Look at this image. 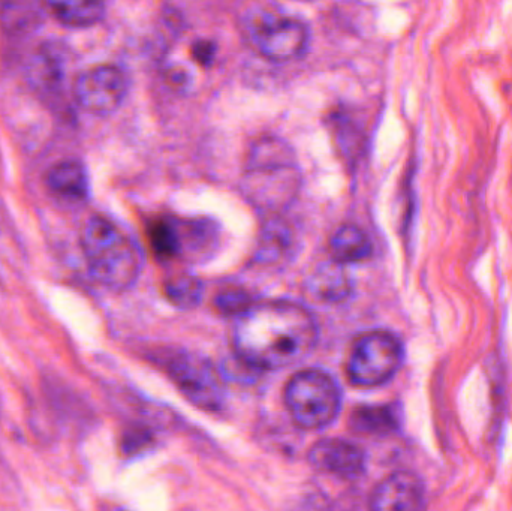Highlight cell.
<instances>
[{
    "mask_svg": "<svg viewBox=\"0 0 512 511\" xmlns=\"http://www.w3.org/2000/svg\"><path fill=\"white\" fill-rule=\"evenodd\" d=\"M340 263L333 260V263L319 270L313 278V291L319 299L334 302L340 300L349 293V282L343 273Z\"/></svg>",
    "mask_w": 512,
    "mask_h": 511,
    "instance_id": "16",
    "label": "cell"
},
{
    "mask_svg": "<svg viewBox=\"0 0 512 511\" xmlns=\"http://www.w3.org/2000/svg\"><path fill=\"white\" fill-rule=\"evenodd\" d=\"M128 93V78L116 65H98L81 72L74 81L77 104L87 113L108 116L119 110Z\"/></svg>",
    "mask_w": 512,
    "mask_h": 511,
    "instance_id": "8",
    "label": "cell"
},
{
    "mask_svg": "<svg viewBox=\"0 0 512 511\" xmlns=\"http://www.w3.org/2000/svg\"><path fill=\"white\" fill-rule=\"evenodd\" d=\"M288 245L289 237L286 236V231L282 227L267 228L264 236H262L261 246H259V255L265 261H268L279 252L282 255L283 249L288 248Z\"/></svg>",
    "mask_w": 512,
    "mask_h": 511,
    "instance_id": "21",
    "label": "cell"
},
{
    "mask_svg": "<svg viewBox=\"0 0 512 511\" xmlns=\"http://www.w3.org/2000/svg\"><path fill=\"white\" fill-rule=\"evenodd\" d=\"M256 51L270 62L301 59L309 48V27L297 18L265 15L252 26Z\"/></svg>",
    "mask_w": 512,
    "mask_h": 511,
    "instance_id": "7",
    "label": "cell"
},
{
    "mask_svg": "<svg viewBox=\"0 0 512 511\" xmlns=\"http://www.w3.org/2000/svg\"><path fill=\"white\" fill-rule=\"evenodd\" d=\"M26 77L32 89L42 98L57 99L62 93L65 63L57 48L42 45L27 63Z\"/></svg>",
    "mask_w": 512,
    "mask_h": 511,
    "instance_id": "11",
    "label": "cell"
},
{
    "mask_svg": "<svg viewBox=\"0 0 512 511\" xmlns=\"http://www.w3.org/2000/svg\"><path fill=\"white\" fill-rule=\"evenodd\" d=\"M309 462L313 468L343 480H355L366 470L363 450L349 441L330 438L310 449Z\"/></svg>",
    "mask_w": 512,
    "mask_h": 511,
    "instance_id": "9",
    "label": "cell"
},
{
    "mask_svg": "<svg viewBox=\"0 0 512 511\" xmlns=\"http://www.w3.org/2000/svg\"><path fill=\"white\" fill-rule=\"evenodd\" d=\"M150 242L153 251L162 260L179 257V239H177L176 221L159 219L150 225Z\"/></svg>",
    "mask_w": 512,
    "mask_h": 511,
    "instance_id": "18",
    "label": "cell"
},
{
    "mask_svg": "<svg viewBox=\"0 0 512 511\" xmlns=\"http://www.w3.org/2000/svg\"><path fill=\"white\" fill-rule=\"evenodd\" d=\"M285 405L300 428L321 429L339 414L340 389L327 372L301 371L286 384Z\"/></svg>",
    "mask_w": 512,
    "mask_h": 511,
    "instance_id": "4",
    "label": "cell"
},
{
    "mask_svg": "<svg viewBox=\"0 0 512 511\" xmlns=\"http://www.w3.org/2000/svg\"><path fill=\"white\" fill-rule=\"evenodd\" d=\"M165 294L177 308H194L203 296V285L195 276L180 273L165 284Z\"/></svg>",
    "mask_w": 512,
    "mask_h": 511,
    "instance_id": "17",
    "label": "cell"
},
{
    "mask_svg": "<svg viewBox=\"0 0 512 511\" xmlns=\"http://www.w3.org/2000/svg\"><path fill=\"white\" fill-rule=\"evenodd\" d=\"M397 425L399 417L393 407H361L351 416V428L361 434H388Z\"/></svg>",
    "mask_w": 512,
    "mask_h": 511,
    "instance_id": "15",
    "label": "cell"
},
{
    "mask_svg": "<svg viewBox=\"0 0 512 511\" xmlns=\"http://www.w3.org/2000/svg\"><path fill=\"white\" fill-rule=\"evenodd\" d=\"M45 185L60 200L80 203L89 197V176L77 159H65L48 168Z\"/></svg>",
    "mask_w": 512,
    "mask_h": 511,
    "instance_id": "12",
    "label": "cell"
},
{
    "mask_svg": "<svg viewBox=\"0 0 512 511\" xmlns=\"http://www.w3.org/2000/svg\"><path fill=\"white\" fill-rule=\"evenodd\" d=\"M3 21L12 30H24L36 20V6L32 0H5Z\"/></svg>",
    "mask_w": 512,
    "mask_h": 511,
    "instance_id": "19",
    "label": "cell"
},
{
    "mask_svg": "<svg viewBox=\"0 0 512 511\" xmlns=\"http://www.w3.org/2000/svg\"><path fill=\"white\" fill-rule=\"evenodd\" d=\"M301 173L289 144L277 137L259 138L249 150L243 191L251 203L267 212L285 209L297 197Z\"/></svg>",
    "mask_w": 512,
    "mask_h": 511,
    "instance_id": "2",
    "label": "cell"
},
{
    "mask_svg": "<svg viewBox=\"0 0 512 511\" xmlns=\"http://www.w3.org/2000/svg\"><path fill=\"white\" fill-rule=\"evenodd\" d=\"M372 242L361 228L343 225L330 240V255L340 264L360 263L372 255Z\"/></svg>",
    "mask_w": 512,
    "mask_h": 511,
    "instance_id": "14",
    "label": "cell"
},
{
    "mask_svg": "<svg viewBox=\"0 0 512 511\" xmlns=\"http://www.w3.org/2000/svg\"><path fill=\"white\" fill-rule=\"evenodd\" d=\"M195 57L200 60L201 63H206L209 65L213 60V54H215V48L212 47L210 42H198L195 45Z\"/></svg>",
    "mask_w": 512,
    "mask_h": 511,
    "instance_id": "22",
    "label": "cell"
},
{
    "mask_svg": "<svg viewBox=\"0 0 512 511\" xmlns=\"http://www.w3.org/2000/svg\"><path fill=\"white\" fill-rule=\"evenodd\" d=\"M167 371L174 383L198 407L216 411L224 402V380L218 369L201 356L177 353L168 357Z\"/></svg>",
    "mask_w": 512,
    "mask_h": 511,
    "instance_id": "6",
    "label": "cell"
},
{
    "mask_svg": "<svg viewBox=\"0 0 512 511\" xmlns=\"http://www.w3.org/2000/svg\"><path fill=\"white\" fill-rule=\"evenodd\" d=\"M81 249L90 276L108 290H128L140 276L141 252L137 243L105 216H92L86 222Z\"/></svg>",
    "mask_w": 512,
    "mask_h": 511,
    "instance_id": "3",
    "label": "cell"
},
{
    "mask_svg": "<svg viewBox=\"0 0 512 511\" xmlns=\"http://www.w3.org/2000/svg\"><path fill=\"white\" fill-rule=\"evenodd\" d=\"M216 308L228 317H239L246 309L254 305L251 294L240 287L225 288L216 296Z\"/></svg>",
    "mask_w": 512,
    "mask_h": 511,
    "instance_id": "20",
    "label": "cell"
},
{
    "mask_svg": "<svg viewBox=\"0 0 512 511\" xmlns=\"http://www.w3.org/2000/svg\"><path fill=\"white\" fill-rule=\"evenodd\" d=\"M316 336L315 320L303 306L267 300L237 317L234 350L248 368L282 369L303 360L315 347Z\"/></svg>",
    "mask_w": 512,
    "mask_h": 511,
    "instance_id": "1",
    "label": "cell"
},
{
    "mask_svg": "<svg viewBox=\"0 0 512 511\" xmlns=\"http://www.w3.org/2000/svg\"><path fill=\"white\" fill-rule=\"evenodd\" d=\"M51 14L69 27H89L105 12V0H44Z\"/></svg>",
    "mask_w": 512,
    "mask_h": 511,
    "instance_id": "13",
    "label": "cell"
},
{
    "mask_svg": "<svg viewBox=\"0 0 512 511\" xmlns=\"http://www.w3.org/2000/svg\"><path fill=\"white\" fill-rule=\"evenodd\" d=\"M373 510H418L424 507L421 480L411 473H396L379 483L370 498Z\"/></svg>",
    "mask_w": 512,
    "mask_h": 511,
    "instance_id": "10",
    "label": "cell"
},
{
    "mask_svg": "<svg viewBox=\"0 0 512 511\" xmlns=\"http://www.w3.org/2000/svg\"><path fill=\"white\" fill-rule=\"evenodd\" d=\"M403 362V345L384 330L366 333L355 341L348 360L349 380L354 386L378 387L390 381Z\"/></svg>",
    "mask_w": 512,
    "mask_h": 511,
    "instance_id": "5",
    "label": "cell"
}]
</instances>
